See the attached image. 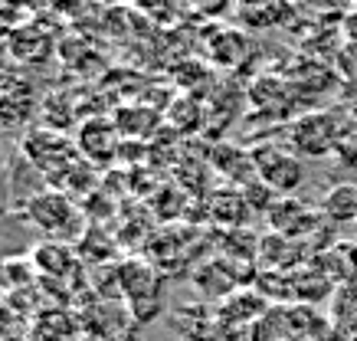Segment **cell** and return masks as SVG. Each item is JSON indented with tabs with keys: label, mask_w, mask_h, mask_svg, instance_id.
<instances>
[{
	"label": "cell",
	"mask_w": 357,
	"mask_h": 341,
	"mask_svg": "<svg viewBox=\"0 0 357 341\" xmlns=\"http://www.w3.org/2000/svg\"><path fill=\"white\" fill-rule=\"evenodd\" d=\"M272 227H275V233L279 236H302V233H308L314 227V213L305 204H295L292 197H279L275 204H272V213H269Z\"/></svg>",
	"instance_id": "4"
},
{
	"label": "cell",
	"mask_w": 357,
	"mask_h": 341,
	"mask_svg": "<svg viewBox=\"0 0 357 341\" xmlns=\"http://www.w3.org/2000/svg\"><path fill=\"white\" fill-rule=\"evenodd\" d=\"M82 341H102V338H82Z\"/></svg>",
	"instance_id": "7"
},
{
	"label": "cell",
	"mask_w": 357,
	"mask_h": 341,
	"mask_svg": "<svg viewBox=\"0 0 357 341\" xmlns=\"http://www.w3.org/2000/svg\"><path fill=\"white\" fill-rule=\"evenodd\" d=\"M252 174L259 177L262 184L275 194V197H292L295 190L305 184V167H302V158L282 144H256L252 151Z\"/></svg>",
	"instance_id": "1"
},
{
	"label": "cell",
	"mask_w": 357,
	"mask_h": 341,
	"mask_svg": "<svg viewBox=\"0 0 357 341\" xmlns=\"http://www.w3.org/2000/svg\"><path fill=\"white\" fill-rule=\"evenodd\" d=\"M26 217H30L33 227H40L50 236H69V233L79 230V210L76 204L59 194V190H46V194H36V197L26 204Z\"/></svg>",
	"instance_id": "2"
},
{
	"label": "cell",
	"mask_w": 357,
	"mask_h": 341,
	"mask_svg": "<svg viewBox=\"0 0 357 341\" xmlns=\"http://www.w3.org/2000/svg\"><path fill=\"white\" fill-rule=\"evenodd\" d=\"M321 210H325V217H331L337 223L357 220V188L354 184H337L335 190H328Z\"/></svg>",
	"instance_id": "6"
},
{
	"label": "cell",
	"mask_w": 357,
	"mask_h": 341,
	"mask_svg": "<svg viewBox=\"0 0 357 341\" xmlns=\"http://www.w3.org/2000/svg\"><path fill=\"white\" fill-rule=\"evenodd\" d=\"M289 142H292L295 154H305V158H321L335 148L337 132H335V121L328 119L325 112H314V115H305L292 125L289 132Z\"/></svg>",
	"instance_id": "3"
},
{
	"label": "cell",
	"mask_w": 357,
	"mask_h": 341,
	"mask_svg": "<svg viewBox=\"0 0 357 341\" xmlns=\"http://www.w3.org/2000/svg\"><path fill=\"white\" fill-rule=\"evenodd\" d=\"M210 207H213V217L217 220H223L227 227H239V223L249 220V197L246 194H239V190H223V194H213V200H210Z\"/></svg>",
	"instance_id": "5"
}]
</instances>
